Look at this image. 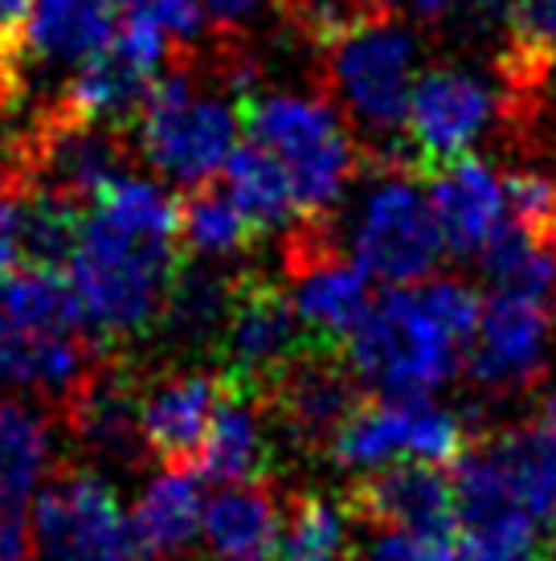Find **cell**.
Listing matches in <instances>:
<instances>
[{
    "instance_id": "5bb4252c",
    "label": "cell",
    "mask_w": 556,
    "mask_h": 561,
    "mask_svg": "<svg viewBox=\"0 0 556 561\" xmlns=\"http://www.w3.org/2000/svg\"><path fill=\"white\" fill-rule=\"evenodd\" d=\"M495 115V91L463 66H430L414 79L405 144L417 176L433 164L463 157Z\"/></svg>"
},
{
    "instance_id": "484cf974",
    "label": "cell",
    "mask_w": 556,
    "mask_h": 561,
    "mask_svg": "<svg viewBox=\"0 0 556 561\" xmlns=\"http://www.w3.org/2000/svg\"><path fill=\"white\" fill-rule=\"evenodd\" d=\"M221 169H225V188L233 193V202L242 205V214L258 234L287 230L299 218L291 176L275 152H266L258 144H242V148H233Z\"/></svg>"
},
{
    "instance_id": "ba28073f",
    "label": "cell",
    "mask_w": 556,
    "mask_h": 561,
    "mask_svg": "<svg viewBox=\"0 0 556 561\" xmlns=\"http://www.w3.org/2000/svg\"><path fill=\"white\" fill-rule=\"evenodd\" d=\"M33 546L46 561H148L115 488L78 459H62L37 488Z\"/></svg>"
},
{
    "instance_id": "3957f363",
    "label": "cell",
    "mask_w": 556,
    "mask_h": 561,
    "mask_svg": "<svg viewBox=\"0 0 556 561\" xmlns=\"http://www.w3.org/2000/svg\"><path fill=\"white\" fill-rule=\"evenodd\" d=\"M320 49L324 99L344 111L348 124L369 140L360 157L377 172L417 176L405 144V115L414 94V33L397 21L393 9H381L332 30Z\"/></svg>"
},
{
    "instance_id": "4fadbf2b",
    "label": "cell",
    "mask_w": 556,
    "mask_h": 561,
    "mask_svg": "<svg viewBox=\"0 0 556 561\" xmlns=\"http://www.w3.org/2000/svg\"><path fill=\"white\" fill-rule=\"evenodd\" d=\"M548 332L553 316L544 304L495 291L479 308V324L466 344V374L491 398L532 393L548 374Z\"/></svg>"
},
{
    "instance_id": "8992f818",
    "label": "cell",
    "mask_w": 556,
    "mask_h": 561,
    "mask_svg": "<svg viewBox=\"0 0 556 561\" xmlns=\"http://www.w3.org/2000/svg\"><path fill=\"white\" fill-rule=\"evenodd\" d=\"M136 152L181 185L209 181L238 148V103L197 91V54H176L148 91L136 124Z\"/></svg>"
},
{
    "instance_id": "7402d4cb",
    "label": "cell",
    "mask_w": 556,
    "mask_h": 561,
    "mask_svg": "<svg viewBox=\"0 0 556 561\" xmlns=\"http://www.w3.org/2000/svg\"><path fill=\"white\" fill-rule=\"evenodd\" d=\"M119 25V0H33L21 30V58L78 66Z\"/></svg>"
},
{
    "instance_id": "f546056e",
    "label": "cell",
    "mask_w": 556,
    "mask_h": 561,
    "mask_svg": "<svg viewBox=\"0 0 556 561\" xmlns=\"http://www.w3.org/2000/svg\"><path fill=\"white\" fill-rule=\"evenodd\" d=\"M459 561H541L532 516L499 513L459 537Z\"/></svg>"
},
{
    "instance_id": "d6986e66",
    "label": "cell",
    "mask_w": 556,
    "mask_h": 561,
    "mask_svg": "<svg viewBox=\"0 0 556 561\" xmlns=\"http://www.w3.org/2000/svg\"><path fill=\"white\" fill-rule=\"evenodd\" d=\"M230 283L233 275H221L209 263H181L152 328V336L164 344L172 365H197L213 357L225 308H230Z\"/></svg>"
},
{
    "instance_id": "d4e9b609",
    "label": "cell",
    "mask_w": 556,
    "mask_h": 561,
    "mask_svg": "<svg viewBox=\"0 0 556 561\" xmlns=\"http://www.w3.org/2000/svg\"><path fill=\"white\" fill-rule=\"evenodd\" d=\"M176 238L185 254H201V259H233L246 254L258 242V230L250 226L242 205L233 202L225 181H197L185 188V197L176 202Z\"/></svg>"
},
{
    "instance_id": "74e56055",
    "label": "cell",
    "mask_w": 556,
    "mask_h": 561,
    "mask_svg": "<svg viewBox=\"0 0 556 561\" xmlns=\"http://www.w3.org/2000/svg\"><path fill=\"white\" fill-rule=\"evenodd\" d=\"M201 4H205V13L221 25V33H230V25H242V21L258 9V0H201Z\"/></svg>"
},
{
    "instance_id": "e575fe53",
    "label": "cell",
    "mask_w": 556,
    "mask_h": 561,
    "mask_svg": "<svg viewBox=\"0 0 556 561\" xmlns=\"http://www.w3.org/2000/svg\"><path fill=\"white\" fill-rule=\"evenodd\" d=\"M30 185L0 181V275L16 266V218H21V193Z\"/></svg>"
},
{
    "instance_id": "6da1fadb",
    "label": "cell",
    "mask_w": 556,
    "mask_h": 561,
    "mask_svg": "<svg viewBox=\"0 0 556 561\" xmlns=\"http://www.w3.org/2000/svg\"><path fill=\"white\" fill-rule=\"evenodd\" d=\"M483 299L459 279L393 287L372 304L344 357L377 393H430L463 369Z\"/></svg>"
},
{
    "instance_id": "4dcf8cb0",
    "label": "cell",
    "mask_w": 556,
    "mask_h": 561,
    "mask_svg": "<svg viewBox=\"0 0 556 561\" xmlns=\"http://www.w3.org/2000/svg\"><path fill=\"white\" fill-rule=\"evenodd\" d=\"M503 205L508 221L524 226L528 234L556 242V176L544 169L503 172Z\"/></svg>"
},
{
    "instance_id": "52a82bcc",
    "label": "cell",
    "mask_w": 556,
    "mask_h": 561,
    "mask_svg": "<svg viewBox=\"0 0 556 561\" xmlns=\"http://www.w3.org/2000/svg\"><path fill=\"white\" fill-rule=\"evenodd\" d=\"M369 393L372 390L352 369V360L344 357V348H320L303 341L263 386L258 405L266 426L287 438L294 451L327 455L344 422L352 419Z\"/></svg>"
},
{
    "instance_id": "44dd1931",
    "label": "cell",
    "mask_w": 556,
    "mask_h": 561,
    "mask_svg": "<svg viewBox=\"0 0 556 561\" xmlns=\"http://www.w3.org/2000/svg\"><path fill=\"white\" fill-rule=\"evenodd\" d=\"M201 483L197 468H164L148 483L131 513L136 546L148 561H181L193 549L205 516Z\"/></svg>"
},
{
    "instance_id": "836d02e7",
    "label": "cell",
    "mask_w": 556,
    "mask_h": 561,
    "mask_svg": "<svg viewBox=\"0 0 556 561\" xmlns=\"http://www.w3.org/2000/svg\"><path fill=\"white\" fill-rule=\"evenodd\" d=\"M33 525L25 496L0 483V561H30L33 558Z\"/></svg>"
},
{
    "instance_id": "2e32d148",
    "label": "cell",
    "mask_w": 556,
    "mask_h": 561,
    "mask_svg": "<svg viewBox=\"0 0 556 561\" xmlns=\"http://www.w3.org/2000/svg\"><path fill=\"white\" fill-rule=\"evenodd\" d=\"M421 188L430 193L426 202L433 209V221L442 230L447 254L471 259L483 254V247L495 238V230L508 218L503 205V176L483 164L479 157H454L447 164H433L421 176Z\"/></svg>"
},
{
    "instance_id": "ac0fdd59",
    "label": "cell",
    "mask_w": 556,
    "mask_h": 561,
    "mask_svg": "<svg viewBox=\"0 0 556 561\" xmlns=\"http://www.w3.org/2000/svg\"><path fill=\"white\" fill-rule=\"evenodd\" d=\"M193 468L209 483H250L270 480L275 471V443L266 431V414L254 393H242L217 381L213 419L205 431L201 455Z\"/></svg>"
},
{
    "instance_id": "5b68a950",
    "label": "cell",
    "mask_w": 556,
    "mask_h": 561,
    "mask_svg": "<svg viewBox=\"0 0 556 561\" xmlns=\"http://www.w3.org/2000/svg\"><path fill=\"white\" fill-rule=\"evenodd\" d=\"M238 119L250 144L282 160L299 214L332 218L348 181L364 164L360 144L340 124V111L324 94L303 99V94H263L250 87L238 94Z\"/></svg>"
},
{
    "instance_id": "ffe728a7",
    "label": "cell",
    "mask_w": 556,
    "mask_h": 561,
    "mask_svg": "<svg viewBox=\"0 0 556 561\" xmlns=\"http://www.w3.org/2000/svg\"><path fill=\"white\" fill-rule=\"evenodd\" d=\"M282 504L270 480L225 483L201 516V537L221 561H278Z\"/></svg>"
},
{
    "instance_id": "f1b7e54d",
    "label": "cell",
    "mask_w": 556,
    "mask_h": 561,
    "mask_svg": "<svg viewBox=\"0 0 556 561\" xmlns=\"http://www.w3.org/2000/svg\"><path fill=\"white\" fill-rule=\"evenodd\" d=\"M348 529L340 500L324 492H291L282 504L278 529V561H348Z\"/></svg>"
},
{
    "instance_id": "f35d334b",
    "label": "cell",
    "mask_w": 556,
    "mask_h": 561,
    "mask_svg": "<svg viewBox=\"0 0 556 561\" xmlns=\"http://www.w3.org/2000/svg\"><path fill=\"white\" fill-rule=\"evenodd\" d=\"M541 561H556V537L548 541V549H544V558Z\"/></svg>"
},
{
    "instance_id": "8d00e7d4",
    "label": "cell",
    "mask_w": 556,
    "mask_h": 561,
    "mask_svg": "<svg viewBox=\"0 0 556 561\" xmlns=\"http://www.w3.org/2000/svg\"><path fill=\"white\" fill-rule=\"evenodd\" d=\"M389 4H393V13L414 16L417 25H438L459 9V0H389Z\"/></svg>"
},
{
    "instance_id": "9c48e42d",
    "label": "cell",
    "mask_w": 556,
    "mask_h": 561,
    "mask_svg": "<svg viewBox=\"0 0 556 561\" xmlns=\"http://www.w3.org/2000/svg\"><path fill=\"white\" fill-rule=\"evenodd\" d=\"M299 344H303V328H299L287 287H278L258 271H238L230 283L225 324L209 357L217 381L258 398L278 365Z\"/></svg>"
},
{
    "instance_id": "277c9868",
    "label": "cell",
    "mask_w": 556,
    "mask_h": 561,
    "mask_svg": "<svg viewBox=\"0 0 556 561\" xmlns=\"http://www.w3.org/2000/svg\"><path fill=\"white\" fill-rule=\"evenodd\" d=\"M463 529L499 513L532 520L556 513V398H541L524 422L499 431H471L463 455L450 463Z\"/></svg>"
},
{
    "instance_id": "d6a6232c",
    "label": "cell",
    "mask_w": 556,
    "mask_h": 561,
    "mask_svg": "<svg viewBox=\"0 0 556 561\" xmlns=\"http://www.w3.org/2000/svg\"><path fill=\"white\" fill-rule=\"evenodd\" d=\"M364 561H459V541L417 537V533H385L364 553Z\"/></svg>"
},
{
    "instance_id": "7a4b0ae2",
    "label": "cell",
    "mask_w": 556,
    "mask_h": 561,
    "mask_svg": "<svg viewBox=\"0 0 556 561\" xmlns=\"http://www.w3.org/2000/svg\"><path fill=\"white\" fill-rule=\"evenodd\" d=\"M185 259L176 234L136 230L91 205L78 230L74 259L66 266L86 332L103 348H131L152 336Z\"/></svg>"
},
{
    "instance_id": "9a60e30c",
    "label": "cell",
    "mask_w": 556,
    "mask_h": 561,
    "mask_svg": "<svg viewBox=\"0 0 556 561\" xmlns=\"http://www.w3.org/2000/svg\"><path fill=\"white\" fill-rule=\"evenodd\" d=\"M217 377L197 365H148L139 390V435L160 468H193L213 419Z\"/></svg>"
},
{
    "instance_id": "d590c367",
    "label": "cell",
    "mask_w": 556,
    "mask_h": 561,
    "mask_svg": "<svg viewBox=\"0 0 556 561\" xmlns=\"http://www.w3.org/2000/svg\"><path fill=\"white\" fill-rule=\"evenodd\" d=\"M33 0H0V54H21V30L30 21Z\"/></svg>"
},
{
    "instance_id": "8fae6325",
    "label": "cell",
    "mask_w": 556,
    "mask_h": 561,
    "mask_svg": "<svg viewBox=\"0 0 556 561\" xmlns=\"http://www.w3.org/2000/svg\"><path fill=\"white\" fill-rule=\"evenodd\" d=\"M442 254L447 242L430 202L421 197V181L409 172H381V185L369 193L356 226V263L372 279L405 287L426 279Z\"/></svg>"
},
{
    "instance_id": "cb8c5ba5",
    "label": "cell",
    "mask_w": 556,
    "mask_h": 561,
    "mask_svg": "<svg viewBox=\"0 0 556 561\" xmlns=\"http://www.w3.org/2000/svg\"><path fill=\"white\" fill-rule=\"evenodd\" d=\"M556 66V0H508L499 75L511 103L536 99Z\"/></svg>"
},
{
    "instance_id": "e0dca14e",
    "label": "cell",
    "mask_w": 556,
    "mask_h": 561,
    "mask_svg": "<svg viewBox=\"0 0 556 561\" xmlns=\"http://www.w3.org/2000/svg\"><path fill=\"white\" fill-rule=\"evenodd\" d=\"M103 353L111 348L91 341L86 332H42L0 316V386L30 393L54 410L70 398V390L91 374Z\"/></svg>"
},
{
    "instance_id": "7c38bea8",
    "label": "cell",
    "mask_w": 556,
    "mask_h": 561,
    "mask_svg": "<svg viewBox=\"0 0 556 561\" xmlns=\"http://www.w3.org/2000/svg\"><path fill=\"white\" fill-rule=\"evenodd\" d=\"M143 360L131 348H111L91 365L54 414L70 443L91 459H107L119 468H143L148 447L139 435V390H143Z\"/></svg>"
},
{
    "instance_id": "4316f807",
    "label": "cell",
    "mask_w": 556,
    "mask_h": 561,
    "mask_svg": "<svg viewBox=\"0 0 556 561\" xmlns=\"http://www.w3.org/2000/svg\"><path fill=\"white\" fill-rule=\"evenodd\" d=\"M0 316L21 328H42V332H86L74 287L62 271H37V266L4 271L0 275Z\"/></svg>"
},
{
    "instance_id": "83f0119b",
    "label": "cell",
    "mask_w": 556,
    "mask_h": 561,
    "mask_svg": "<svg viewBox=\"0 0 556 561\" xmlns=\"http://www.w3.org/2000/svg\"><path fill=\"white\" fill-rule=\"evenodd\" d=\"M483 271L495 283V291L548 304L556 291V242H544L503 218L495 238L483 247Z\"/></svg>"
},
{
    "instance_id": "30bf717a",
    "label": "cell",
    "mask_w": 556,
    "mask_h": 561,
    "mask_svg": "<svg viewBox=\"0 0 556 561\" xmlns=\"http://www.w3.org/2000/svg\"><path fill=\"white\" fill-rule=\"evenodd\" d=\"M340 513L344 520H356L372 533H417V537H442V541L463 537L450 471L414 455L389 459L348 483L340 492Z\"/></svg>"
},
{
    "instance_id": "603a6c76",
    "label": "cell",
    "mask_w": 556,
    "mask_h": 561,
    "mask_svg": "<svg viewBox=\"0 0 556 561\" xmlns=\"http://www.w3.org/2000/svg\"><path fill=\"white\" fill-rule=\"evenodd\" d=\"M58 431L54 405L30 393H0V483L30 500L62 463Z\"/></svg>"
},
{
    "instance_id": "1f68e13d",
    "label": "cell",
    "mask_w": 556,
    "mask_h": 561,
    "mask_svg": "<svg viewBox=\"0 0 556 561\" xmlns=\"http://www.w3.org/2000/svg\"><path fill=\"white\" fill-rule=\"evenodd\" d=\"M119 16H136L152 25L176 54H197L205 37V4L201 0H119Z\"/></svg>"
}]
</instances>
